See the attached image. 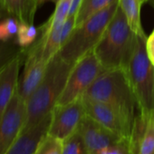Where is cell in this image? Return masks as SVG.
Returning <instances> with one entry per match:
<instances>
[{"label": "cell", "mask_w": 154, "mask_h": 154, "mask_svg": "<svg viewBox=\"0 0 154 154\" xmlns=\"http://www.w3.org/2000/svg\"><path fill=\"white\" fill-rule=\"evenodd\" d=\"M72 66L62 59L58 54L49 61L42 81L26 102V115L22 130L36 124L53 112L64 89Z\"/></svg>", "instance_id": "obj_1"}, {"label": "cell", "mask_w": 154, "mask_h": 154, "mask_svg": "<svg viewBox=\"0 0 154 154\" xmlns=\"http://www.w3.org/2000/svg\"><path fill=\"white\" fill-rule=\"evenodd\" d=\"M137 35L131 30L120 8L108 24L94 53L106 70L127 69L132 56Z\"/></svg>", "instance_id": "obj_2"}, {"label": "cell", "mask_w": 154, "mask_h": 154, "mask_svg": "<svg viewBox=\"0 0 154 154\" xmlns=\"http://www.w3.org/2000/svg\"><path fill=\"white\" fill-rule=\"evenodd\" d=\"M83 97L106 103L134 121L137 103L125 70L103 71Z\"/></svg>", "instance_id": "obj_3"}, {"label": "cell", "mask_w": 154, "mask_h": 154, "mask_svg": "<svg viewBox=\"0 0 154 154\" xmlns=\"http://www.w3.org/2000/svg\"><path fill=\"white\" fill-rule=\"evenodd\" d=\"M146 38L137 35L126 73L140 111L139 115L147 121L154 113V66L147 55Z\"/></svg>", "instance_id": "obj_4"}, {"label": "cell", "mask_w": 154, "mask_h": 154, "mask_svg": "<svg viewBox=\"0 0 154 154\" xmlns=\"http://www.w3.org/2000/svg\"><path fill=\"white\" fill-rule=\"evenodd\" d=\"M118 8L117 1L74 27L68 40L57 53L59 56L73 65L86 54L94 51Z\"/></svg>", "instance_id": "obj_5"}, {"label": "cell", "mask_w": 154, "mask_h": 154, "mask_svg": "<svg viewBox=\"0 0 154 154\" xmlns=\"http://www.w3.org/2000/svg\"><path fill=\"white\" fill-rule=\"evenodd\" d=\"M105 70L94 51L86 54L73 64L56 105H64L82 98Z\"/></svg>", "instance_id": "obj_6"}, {"label": "cell", "mask_w": 154, "mask_h": 154, "mask_svg": "<svg viewBox=\"0 0 154 154\" xmlns=\"http://www.w3.org/2000/svg\"><path fill=\"white\" fill-rule=\"evenodd\" d=\"M25 50L24 70L19 78L17 92L20 97L26 102L42 81L49 62L44 58L43 44L38 37Z\"/></svg>", "instance_id": "obj_7"}, {"label": "cell", "mask_w": 154, "mask_h": 154, "mask_svg": "<svg viewBox=\"0 0 154 154\" xmlns=\"http://www.w3.org/2000/svg\"><path fill=\"white\" fill-rule=\"evenodd\" d=\"M83 98L86 115L119 137L130 141L133 122L113 107L94 100Z\"/></svg>", "instance_id": "obj_8"}, {"label": "cell", "mask_w": 154, "mask_h": 154, "mask_svg": "<svg viewBox=\"0 0 154 154\" xmlns=\"http://www.w3.org/2000/svg\"><path fill=\"white\" fill-rule=\"evenodd\" d=\"M85 115L83 98L64 105H56L52 112L48 134L64 140L77 131Z\"/></svg>", "instance_id": "obj_9"}, {"label": "cell", "mask_w": 154, "mask_h": 154, "mask_svg": "<svg viewBox=\"0 0 154 154\" xmlns=\"http://www.w3.org/2000/svg\"><path fill=\"white\" fill-rule=\"evenodd\" d=\"M26 115V102L17 91L0 120V154L7 153L21 132Z\"/></svg>", "instance_id": "obj_10"}, {"label": "cell", "mask_w": 154, "mask_h": 154, "mask_svg": "<svg viewBox=\"0 0 154 154\" xmlns=\"http://www.w3.org/2000/svg\"><path fill=\"white\" fill-rule=\"evenodd\" d=\"M77 131L83 138L89 154H100L112 144L122 140L88 115L84 117Z\"/></svg>", "instance_id": "obj_11"}, {"label": "cell", "mask_w": 154, "mask_h": 154, "mask_svg": "<svg viewBox=\"0 0 154 154\" xmlns=\"http://www.w3.org/2000/svg\"><path fill=\"white\" fill-rule=\"evenodd\" d=\"M25 58L26 50L24 48L13 61L0 70V120L17 91L20 78L19 72Z\"/></svg>", "instance_id": "obj_12"}, {"label": "cell", "mask_w": 154, "mask_h": 154, "mask_svg": "<svg viewBox=\"0 0 154 154\" xmlns=\"http://www.w3.org/2000/svg\"><path fill=\"white\" fill-rule=\"evenodd\" d=\"M52 112L36 124L21 131L6 154H34L38 144L48 133Z\"/></svg>", "instance_id": "obj_13"}, {"label": "cell", "mask_w": 154, "mask_h": 154, "mask_svg": "<svg viewBox=\"0 0 154 154\" xmlns=\"http://www.w3.org/2000/svg\"><path fill=\"white\" fill-rule=\"evenodd\" d=\"M76 17H68L59 26L52 30L45 36L38 35L43 44V55L46 61H50L63 47L75 27Z\"/></svg>", "instance_id": "obj_14"}, {"label": "cell", "mask_w": 154, "mask_h": 154, "mask_svg": "<svg viewBox=\"0 0 154 154\" xmlns=\"http://www.w3.org/2000/svg\"><path fill=\"white\" fill-rule=\"evenodd\" d=\"M0 5L9 16L20 23L34 24L38 8L37 0H0Z\"/></svg>", "instance_id": "obj_15"}, {"label": "cell", "mask_w": 154, "mask_h": 154, "mask_svg": "<svg viewBox=\"0 0 154 154\" xmlns=\"http://www.w3.org/2000/svg\"><path fill=\"white\" fill-rule=\"evenodd\" d=\"M118 3L131 30L139 36H146L140 21L141 0H118Z\"/></svg>", "instance_id": "obj_16"}, {"label": "cell", "mask_w": 154, "mask_h": 154, "mask_svg": "<svg viewBox=\"0 0 154 154\" xmlns=\"http://www.w3.org/2000/svg\"><path fill=\"white\" fill-rule=\"evenodd\" d=\"M72 0H59L55 4V9L50 18L42 25L39 28V35L45 36L52 30L61 26L68 17L70 8H71Z\"/></svg>", "instance_id": "obj_17"}, {"label": "cell", "mask_w": 154, "mask_h": 154, "mask_svg": "<svg viewBox=\"0 0 154 154\" xmlns=\"http://www.w3.org/2000/svg\"><path fill=\"white\" fill-rule=\"evenodd\" d=\"M117 1L118 0H83L76 14L75 27Z\"/></svg>", "instance_id": "obj_18"}, {"label": "cell", "mask_w": 154, "mask_h": 154, "mask_svg": "<svg viewBox=\"0 0 154 154\" xmlns=\"http://www.w3.org/2000/svg\"><path fill=\"white\" fill-rule=\"evenodd\" d=\"M8 16L9 15L0 5V20H2ZM23 49L24 48L18 46L16 43L11 44L9 42L7 43L0 41V70L13 61L23 51Z\"/></svg>", "instance_id": "obj_19"}, {"label": "cell", "mask_w": 154, "mask_h": 154, "mask_svg": "<svg viewBox=\"0 0 154 154\" xmlns=\"http://www.w3.org/2000/svg\"><path fill=\"white\" fill-rule=\"evenodd\" d=\"M135 154H154V113L147 120Z\"/></svg>", "instance_id": "obj_20"}, {"label": "cell", "mask_w": 154, "mask_h": 154, "mask_svg": "<svg viewBox=\"0 0 154 154\" xmlns=\"http://www.w3.org/2000/svg\"><path fill=\"white\" fill-rule=\"evenodd\" d=\"M39 35V28L35 27L34 24L19 23L18 32L15 39V43L22 47L27 48L37 39Z\"/></svg>", "instance_id": "obj_21"}, {"label": "cell", "mask_w": 154, "mask_h": 154, "mask_svg": "<svg viewBox=\"0 0 154 154\" xmlns=\"http://www.w3.org/2000/svg\"><path fill=\"white\" fill-rule=\"evenodd\" d=\"M62 154H89L83 138L78 131L63 140Z\"/></svg>", "instance_id": "obj_22"}, {"label": "cell", "mask_w": 154, "mask_h": 154, "mask_svg": "<svg viewBox=\"0 0 154 154\" xmlns=\"http://www.w3.org/2000/svg\"><path fill=\"white\" fill-rule=\"evenodd\" d=\"M62 152L63 140L47 133L38 144L34 154H62Z\"/></svg>", "instance_id": "obj_23"}, {"label": "cell", "mask_w": 154, "mask_h": 154, "mask_svg": "<svg viewBox=\"0 0 154 154\" xmlns=\"http://www.w3.org/2000/svg\"><path fill=\"white\" fill-rule=\"evenodd\" d=\"M19 23L17 18L11 16H8L0 20V41L8 43L11 39H16Z\"/></svg>", "instance_id": "obj_24"}, {"label": "cell", "mask_w": 154, "mask_h": 154, "mask_svg": "<svg viewBox=\"0 0 154 154\" xmlns=\"http://www.w3.org/2000/svg\"><path fill=\"white\" fill-rule=\"evenodd\" d=\"M100 154H132L130 148V141L128 140H121L105 149H103Z\"/></svg>", "instance_id": "obj_25"}, {"label": "cell", "mask_w": 154, "mask_h": 154, "mask_svg": "<svg viewBox=\"0 0 154 154\" xmlns=\"http://www.w3.org/2000/svg\"><path fill=\"white\" fill-rule=\"evenodd\" d=\"M145 47H146L147 55H148L150 63L154 66V30L151 32V34L149 36H147Z\"/></svg>", "instance_id": "obj_26"}, {"label": "cell", "mask_w": 154, "mask_h": 154, "mask_svg": "<svg viewBox=\"0 0 154 154\" xmlns=\"http://www.w3.org/2000/svg\"><path fill=\"white\" fill-rule=\"evenodd\" d=\"M83 0H72V4H71V8L69 12L68 17H76V14L78 12V9L81 6Z\"/></svg>", "instance_id": "obj_27"}, {"label": "cell", "mask_w": 154, "mask_h": 154, "mask_svg": "<svg viewBox=\"0 0 154 154\" xmlns=\"http://www.w3.org/2000/svg\"><path fill=\"white\" fill-rule=\"evenodd\" d=\"M59 1V0H37V4H38V7L46 3V2H53L54 4H56L57 2Z\"/></svg>", "instance_id": "obj_28"}, {"label": "cell", "mask_w": 154, "mask_h": 154, "mask_svg": "<svg viewBox=\"0 0 154 154\" xmlns=\"http://www.w3.org/2000/svg\"><path fill=\"white\" fill-rule=\"evenodd\" d=\"M149 4H150L153 8H154V0H148V1H147Z\"/></svg>", "instance_id": "obj_29"}, {"label": "cell", "mask_w": 154, "mask_h": 154, "mask_svg": "<svg viewBox=\"0 0 154 154\" xmlns=\"http://www.w3.org/2000/svg\"><path fill=\"white\" fill-rule=\"evenodd\" d=\"M147 1H148V0H141V2H142V4H143V3H145V2H147Z\"/></svg>", "instance_id": "obj_30"}]
</instances>
